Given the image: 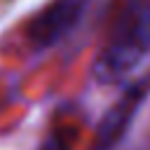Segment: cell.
<instances>
[{
  "instance_id": "obj_1",
  "label": "cell",
  "mask_w": 150,
  "mask_h": 150,
  "mask_svg": "<svg viewBox=\"0 0 150 150\" xmlns=\"http://www.w3.org/2000/svg\"><path fill=\"white\" fill-rule=\"evenodd\" d=\"M150 54V0H131L117 21L110 42L94 63V77L101 84H115L129 77Z\"/></svg>"
},
{
  "instance_id": "obj_2",
  "label": "cell",
  "mask_w": 150,
  "mask_h": 150,
  "mask_svg": "<svg viewBox=\"0 0 150 150\" xmlns=\"http://www.w3.org/2000/svg\"><path fill=\"white\" fill-rule=\"evenodd\" d=\"M148 98H150V73L129 82L117 96V101L103 112L89 150H115L127 136V131L131 129L136 115L141 112Z\"/></svg>"
},
{
  "instance_id": "obj_3",
  "label": "cell",
  "mask_w": 150,
  "mask_h": 150,
  "mask_svg": "<svg viewBox=\"0 0 150 150\" xmlns=\"http://www.w3.org/2000/svg\"><path fill=\"white\" fill-rule=\"evenodd\" d=\"M89 0H52L26 26V40L33 49H49L77 28Z\"/></svg>"
},
{
  "instance_id": "obj_4",
  "label": "cell",
  "mask_w": 150,
  "mask_h": 150,
  "mask_svg": "<svg viewBox=\"0 0 150 150\" xmlns=\"http://www.w3.org/2000/svg\"><path fill=\"white\" fill-rule=\"evenodd\" d=\"M40 150H70V141H68L63 134L54 131V134L47 136V141L40 145Z\"/></svg>"
}]
</instances>
